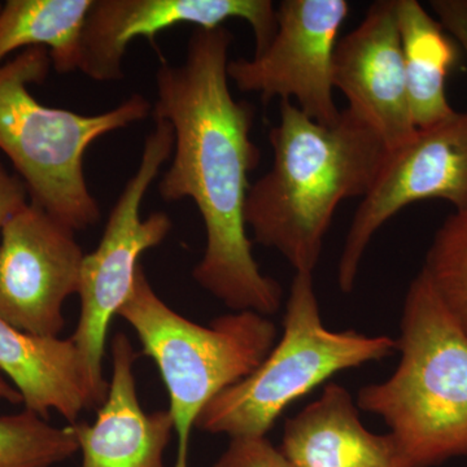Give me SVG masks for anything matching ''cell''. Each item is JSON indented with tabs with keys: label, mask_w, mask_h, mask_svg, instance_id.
<instances>
[{
	"label": "cell",
	"mask_w": 467,
	"mask_h": 467,
	"mask_svg": "<svg viewBox=\"0 0 467 467\" xmlns=\"http://www.w3.org/2000/svg\"><path fill=\"white\" fill-rule=\"evenodd\" d=\"M234 36L225 26L195 27L186 58L156 73L155 119L173 128V159L159 183L169 202L190 199L205 227V251L192 276L234 312L275 315L282 285L264 275L245 223L248 175L261 152L251 138L254 109L229 88Z\"/></svg>",
	"instance_id": "cell-1"
},
{
	"label": "cell",
	"mask_w": 467,
	"mask_h": 467,
	"mask_svg": "<svg viewBox=\"0 0 467 467\" xmlns=\"http://www.w3.org/2000/svg\"><path fill=\"white\" fill-rule=\"evenodd\" d=\"M269 131L273 167L248 190L245 223L254 241L278 251L296 273H313L337 205L364 198L389 150L348 109L319 124L290 100Z\"/></svg>",
	"instance_id": "cell-2"
},
{
	"label": "cell",
	"mask_w": 467,
	"mask_h": 467,
	"mask_svg": "<svg viewBox=\"0 0 467 467\" xmlns=\"http://www.w3.org/2000/svg\"><path fill=\"white\" fill-rule=\"evenodd\" d=\"M398 350L395 373L362 387L358 409L382 418L409 467L467 457V334L422 270L405 295Z\"/></svg>",
	"instance_id": "cell-3"
},
{
	"label": "cell",
	"mask_w": 467,
	"mask_h": 467,
	"mask_svg": "<svg viewBox=\"0 0 467 467\" xmlns=\"http://www.w3.org/2000/svg\"><path fill=\"white\" fill-rule=\"evenodd\" d=\"M50 69V54L43 47L0 63V150L16 169L30 202L79 232L100 218L85 177L86 150L100 137L143 121L152 107L140 94L92 116L45 106L30 85L45 81Z\"/></svg>",
	"instance_id": "cell-4"
},
{
	"label": "cell",
	"mask_w": 467,
	"mask_h": 467,
	"mask_svg": "<svg viewBox=\"0 0 467 467\" xmlns=\"http://www.w3.org/2000/svg\"><path fill=\"white\" fill-rule=\"evenodd\" d=\"M153 359L169 393L177 435L174 467H189L190 435L209 402L250 376L275 347V322L254 312H234L209 326L190 321L160 299L138 266L133 290L119 310Z\"/></svg>",
	"instance_id": "cell-5"
},
{
	"label": "cell",
	"mask_w": 467,
	"mask_h": 467,
	"mask_svg": "<svg viewBox=\"0 0 467 467\" xmlns=\"http://www.w3.org/2000/svg\"><path fill=\"white\" fill-rule=\"evenodd\" d=\"M396 350L398 339L387 335L328 330L319 312L313 273H296L281 340L250 376L209 402L195 427L232 439L265 436L292 402L335 374L382 361Z\"/></svg>",
	"instance_id": "cell-6"
},
{
	"label": "cell",
	"mask_w": 467,
	"mask_h": 467,
	"mask_svg": "<svg viewBox=\"0 0 467 467\" xmlns=\"http://www.w3.org/2000/svg\"><path fill=\"white\" fill-rule=\"evenodd\" d=\"M173 147V128L168 121L156 119L144 140L140 165L110 211L99 244L85 254L77 294L81 310L70 339L81 359L94 408L100 407L109 393L103 359L110 321L133 290L140 257L161 244L173 226L165 212L140 216L150 184L171 158Z\"/></svg>",
	"instance_id": "cell-7"
},
{
	"label": "cell",
	"mask_w": 467,
	"mask_h": 467,
	"mask_svg": "<svg viewBox=\"0 0 467 467\" xmlns=\"http://www.w3.org/2000/svg\"><path fill=\"white\" fill-rule=\"evenodd\" d=\"M348 14L347 0H284L272 42L252 58L230 60L229 79L264 101L296 99L310 119L335 124L342 110L334 100V52Z\"/></svg>",
	"instance_id": "cell-8"
},
{
	"label": "cell",
	"mask_w": 467,
	"mask_h": 467,
	"mask_svg": "<svg viewBox=\"0 0 467 467\" xmlns=\"http://www.w3.org/2000/svg\"><path fill=\"white\" fill-rule=\"evenodd\" d=\"M426 199L450 202L456 211L467 208V112L418 130L389 153L347 234L337 266L340 290L349 294L355 288L359 265L378 230L402 208Z\"/></svg>",
	"instance_id": "cell-9"
},
{
	"label": "cell",
	"mask_w": 467,
	"mask_h": 467,
	"mask_svg": "<svg viewBox=\"0 0 467 467\" xmlns=\"http://www.w3.org/2000/svg\"><path fill=\"white\" fill-rule=\"evenodd\" d=\"M75 233L27 202L0 230V319L17 330L58 337L64 303L78 294L85 254Z\"/></svg>",
	"instance_id": "cell-10"
},
{
	"label": "cell",
	"mask_w": 467,
	"mask_h": 467,
	"mask_svg": "<svg viewBox=\"0 0 467 467\" xmlns=\"http://www.w3.org/2000/svg\"><path fill=\"white\" fill-rule=\"evenodd\" d=\"M239 18L252 27L254 55L272 42L276 32V8L270 0H94L82 33L79 72L92 81L124 78L129 45L140 36L178 26L217 29Z\"/></svg>",
	"instance_id": "cell-11"
},
{
	"label": "cell",
	"mask_w": 467,
	"mask_h": 467,
	"mask_svg": "<svg viewBox=\"0 0 467 467\" xmlns=\"http://www.w3.org/2000/svg\"><path fill=\"white\" fill-rule=\"evenodd\" d=\"M334 88L391 152L417 133L409 104L396 0H378L353 32L337 42Z\"/></svg>",
	"instance_id": "cell-12"
},
{
	"label": "cell",
	"mask_w": 467,
	"mask_h": 467,
	"mask_svg": "<svg viewBox=\"0 0 467 467\" xmlns=\"http://www.w3.org/2000/svg\"><path fill=\"white\" fill-rule=\"evenodd\" d=\"M138 353L124 333L112 342V379L92 425L73 423L81 467H165L174 432L169 410L146 413L138 398L134 365Z\"/></svg>",
	"instance_id": "cell-13"
},
{
	"label": "cell",
	"mask_w": 467,
	"mask_h": 467,
	"mask_svg": "<svg viewBox=\"0 0 467 467\" xmlns=\"http://www.w3.org/2000/svg\"><path fill=\"white\" fill-rule=\"evenodd\" d=\"M348 389L328 383L285 422L279 450L294 467H409L391 435L368 431Z\"/></svg>",
	"instance_id": "cell-14"
},
{
	"label": "cell",
	"mask_w": 467,
	"mask_h": 467,
	"mask_svg": "<svg viewBox=\"0 0 467 467\" xmlns=\"http://www.w3.org/2000/svg\"><path fill=\"white\" fill-rule=\"evenodd\" d=\"M0 373L9 378L26 410L43 418L54 410L76 423L94 408L73 340L17 330L0 319Z\"/></svg>",
	"instance_id": "cell-15"
},
{
	"label": "cell",
	"mask_w": 467,
	"mask_h": 467,
	"mask_svg": "<svg viewBox=\"0 0 467 467\" xmlns=\"http://www.w3.org/2000/svg\"><path fill=\"white\" fill-rule=\"evenodd\" d=\"M411 119L417 130L441 124L456 113L445 81L459 48L451 34L417 0H396Z\"/></svg>",
	"instance_id": "cell-16"
},
{
	"label": "cell",
	"mask_w": 467,
	"mask_h": 467,
	"mask_svg": "<svg viewBox=\"0 0 467 467\" xmlns=\"http://www.w3.org/2000/svg\"><path fill=\"white\" fill-rule=\"evenodd\" d=\"M94 0H7L0 5V63L43 47L57 73L78 70L82 33Z\"/></svg>",
	"instance_id": "cell-17"
},
{
	"label": "cell",
	"mask_w": 467,
	"mask_h": 467,
	"mask_svg": "<svg viewBox=\"0 0 467 467\" xmlns=\"http://www.w3.org/2000/svg\"><path fill=\"white\" fill-rule=\"evenodd\" d=\"M78 451L75 427L52 426L26 410L0 417V467H51Z\"/></svg>",
	"instance_id": "cell-18"
},
{
	"label": "cell",
	"mask_w": 467,
	"mask_h": 467,
	"mask_svg": "<svg viewBox=\"0 0 467 467\" xmlns=\"http://www.w3.org/2000/svg\"><path fill=\"white\" fill-rule=\"evenodd\" d=\"M422 272L467 334V208L454 212L439 227Z\"/></svg>",
	"instance_id": "cell-19"
},
{
	"label": "cell",
	"mask_w": 467,
	"mask_h": 467,
	"mask_svg": "<svg viewBox=\"0 0 467 467\" xmlns=\"http://www.w3.org/2000/svg\"><path fill=\"white\" fill-rule=\"evenodd\" d=\"M213 467H294L265 436L232 439Z\"/></svg>",
	"instance_id": "cell-20"
},
{
	"label": "cell",
	"mask_w": 467,
	"mask_h": 467,
	"mask_svg": "<svg viewBox=\"0 0 467 467\" xmlns=\"http://www.w3.org/2000/svg\"><path fill=\"white\" fill-rule=\"evenodd\" d=\"M430 5L439 23L467 55V0H432Z\"/></svg>",
	"instance_id": "cell-21"
},
{
	"label": "cell",
	"mask_w": 467,
	"mask_h": 467,
	"mask_svg": "<svg viewBox=\"0 0 467 467\" xmlns=\"http://www.w3.org/2000/svg\"><path fill=\"white\" fill-rule=\"evenodd\" d=\"M30 202L26 184L0 161V230L9 218Z\"/></svg>",
	"instance_id": "cell-22"
},
{
	"label": "cell",
	"mask_w": 467,
	"mask_h": 467,
	"mask_svg": "<svg viewBox=\"0 0 467 467\" xmlns=\"http://www.w3.org/2000/svg\"><path fill=\"white\" fill-rule=\"evenodd\" d=\"M0 399L11 402V404H20V402H23L20 393L12 384L5 380L2 373H0Z\"/></svg>",
	"instance_id": "cell-23"
}]
</instances>
